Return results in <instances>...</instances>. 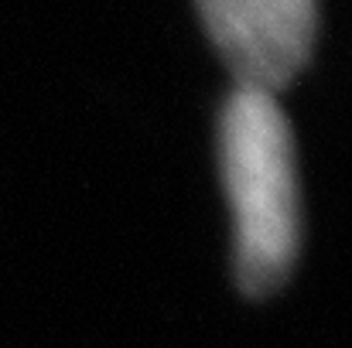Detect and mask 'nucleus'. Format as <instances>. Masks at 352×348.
Returning <instances> with one entry per match:
<instances>
[{"label":"nucleus","mask_w":352,"mask_h":348,"mask_svg":"<svg viewBox=\"0 0 352 348\" xmlns=\"http://www.w3.org/2000/svg\"><path fill=\"white\" fill-rule=\"evenodd\" d=\"M223 178L233 209L236 277L246 294L277 290L298 256L294 143L277 96L236 89L223 110Z\"/></svg>","instance_id":"1"},{"label":"nucleus","mask_w":352,"mask_h":348,"mask_svg":"<svg viewBox=\"0 0 352 348\" xmlns=\"http://www.w3.org/2000/svg\"><path fill=\"white\" fill-rule=\"evenodd\" d=\"M236 89L277 93L308 62L315 0H199Z\"/></svg>","instance_id":"2"}]
</instances>
